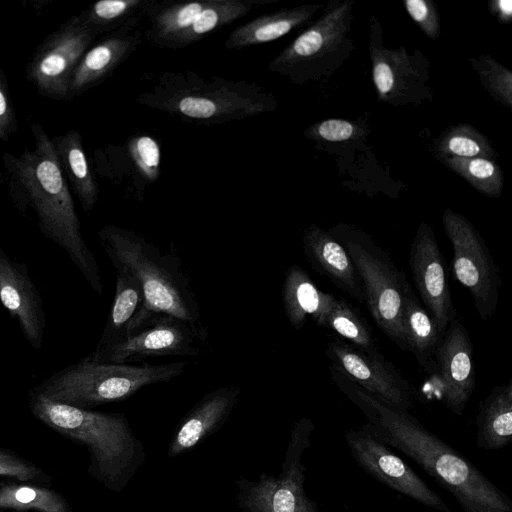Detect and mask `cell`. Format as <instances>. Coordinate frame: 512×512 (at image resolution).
Returning a JSON list of instances; mask_svg holds the SVG:
<instances>
[{"label":"cell","mask_w":512,"mask_h":512,"mask_svg":"<svg viewBox=\"0 0 512 512\" xmlns=\"http://www.w3.org/2000/svg\"><path fill=\"white\" fill-rule=\"evenodd\" d=\"M330 370L336 385L364 414L379 438L415 461L464 512H512V501L503 491L409 411L383 402L342 373Z\"/></svg>","instance_id":"cell-1"},{"label":"cell","mask_w":512,"mask_h":512,"mask_svg":"<svg viewBox=\"0 0 512 512\" xmlns=\"http://www.w3.org/2000/svg\"><path fill=\"white\" fill-rule=\"evenodd\" d=\"M116 286L111 310L96 348L120 341L144 301L139 280L124 269L115 268Z\"/></svg>","instance_id":"cell-29"},{"label":"cell","mask_w":512,"mask_h":512,"mask_svg":"<svg viewBox=\"0 0 512 512\" xmlns=\"http://www.w3.org/2000/svg\"><path fill=\"white\" fill-rule=\"evenodd\" d=\"M29 404L47 426L90 449L98 476L111 489H122L141 465L143 447L126 415L55 402L34 390Z\"/></svg>","instance_id":"cell-5"},{"label":"cell","mask_w":512,"mask_h":512,"mask_svg":"<svg viewBox=\"0 0 512 512\" xmlns=\"http://www.w3.org/2000/svg\"><path fill=\"white\" fill-rule=\"evenodd\" d=\"M241 389L236 385L219 387L205 394L183 417L171 439L168 456L191 450L218 430L237 405Z\"/></svg>","instance_id":"cell-21"},{"label":"cell","mask_w":512,"mask_h":512,"mask_svg":"<svg viewBox=\"0 0 512 512\" xmlns=\"http://www.w3.org/2000/svg\"><path fill=\"white\" fill-rule=\"evenodd\" d=\"M187 364L98 363L84 357L55 372L33 390L52 401L85 409L123 401L146 386L169 382L181 375Z\"/></svg>","instance_id":"cell-6"},{"label":"cell","mask_w":512,"mask_h":512,"mask_svg":"<svg viewBox=\"0 0 512 512\" xmlns=\"http://www.w3.org/2000/svg\"><path fill=\"white\" fill-rule=\"evenodd\" d=\"M282 301L290 325L301 330L307 317H312L316 325L324 327L326 316L337 298L320 290L301 266L293 264L284 273Z\"/></svg>","instance_id":"cell-24"},{"label":"cell","mask_w":512,"mask_h":512,"mask_svg":"<svg viewBox=\"0 0 512 512\" xmlns=\"http://www.w3.org/2000/svg\"><path fill=\"white\" fill-rule=\"evenodd\" d=\"M98 238L114 269L127 270L142 287L143 305L123 338L165 315L185 322L202 344L206 342L207 326L190 278L176 254L163 252L141 234L113 224L101 227Z\"/></svg>","instance_id":"cell-3"},{"label":"cell","mask_w":512,"mask_h":512,"mask_svg":"<svg viewBox=\"0 0 512 512\" xmlns=\"http://www.w3.org/2000/svg\"><path fill=\"white\" fill-rule=\"evenodd\" d=\"M96 37L81 15L50 35L27 68V76L38 92L55 100L69 99L72 74Z\"/></svg>","instance_id":"cell-14"},{"label":"cell","mask_w":512,"mask_h":512,"mask_svg":"<svg viewBox=\"0 0 512 512\" xmlns=\"http://www.w3.org/2000/svg\"><path fill=\"white\" fill-rule=\"evenodd\" d=\"M278 0H149L140 16L144 40L163 49H182Z\"/></svg>","instance_id":"cell-9"},{"label":"cell","mask_w":512,"mask_h":512,"mask_svg":"<svg viewBox=\"0 0 512 512\" xmlns=\"http://www.w3.org/2000/svg\"><path fill=\"white\" fill-rule=\"evenodd\" d=\"M39 470L17 457L0 451V476L15 477L21 481L35 478Z\"/></svg>","instance_id":"cell-39"},{"label":"cell","mask_w":512,"mask_h":512,"mask_svg":"<svg viewBox=\"0 0 512 512\" xmlns=\"http://www.w3.org/2000/svg\"><path fill=\"white\" fill-rule=\"evenodd\" d=\"M404 337L418 364L428 373L435 370V352L442 338L434 320L418 300L410 284L405 289L402 309Z\"/></svg>","instance_id":"cell-27"},{"label":"cell","mask_w":512,"mask_h":512,"mask_svg":"<svg viewBox=\"0 0 512 512\" xmlns=\"http://www.w3.org/2000/svg\"><path fill=\"white\" fill-rule=\"evenodd\" d=\"M491 13L503 23L512 19V2L510 0H493L489 4Z\"/></svg>","instance_id":"cell-40"},{"label":"cell","mask_w":512,"mask_h":512,"mask_svg":"<svg viewBox=\"0 0 512 512\" xmlns=\"http://www.w3.org/2000/svg\"><path fill=\"white\" fill-rule=\"evenodd\" d=\"M139 105L201 125H217L273 112L278 101L257 83L195 71L161 73L135 97Z\"/></svg>","instance_id":"cell-4"},{"label":"cell","mask_w":512,"mask_h":512,"mask_svg":"<svg viewBox=\"0 0 512 512\" xmlns=\"http://www.w3.org/2000/svg\"><path fill=\"white\" fill-rule=\"evenodd\" d=\"M404 7L411 19L430 39L440 36V19L436 5L431 0H404Z\"/></svg>","instance_id":"cell-37"},{"label":"cell","mask_w":512,"mask_h":512,"mask_svg":"<svg viewBox=\"0 0 512 512\" xmlns=\"http://www.w3.org/2000/svg\"><path fill=\"white\" fill-rule=\"evenodd\" d=\"M324 327L331 329L344 341L369 353L380 352L370 326L355 307L345 299L337 301L325 319Z\"/></svg>","instance_id":"cell-30"},{"label":"cell","mask_w":512,"mask_h":512,"mask_svg":"<svg viewBox=\"0 0 512 512\" xmlns=\"http://www.w3.org/2000/svg\"><path fill=\"white\" fill-rule=\"evenodd\" d=\"M55 153L66 180L72 186L85 212H90L98 201L97 181L88 164L81 134L69 130L51 138Z\"/></svg>","instance_id":"cell-25"},{"label":"cell","mask_w":512,"mask_h":512,"mask_svg":"<svg viewBox=\"0 0 512 512\" xmlns=\"http://www.w3.org/2000/svg\"><path fill=\"white\" fill-rule=\"evenodd\" d=\"M442 222L452 246L454 276L469 291L480 319L487 321L498 307L499 269L481 234L465 216L447 208Z\"/></svg>","instance_id":"cell-11"},{"label":"cell","mask_w":512,"mask_h":512,"mask_svg":"<svg viewBox=\"0 0 512 512\" xmlns=\"http://www.w3.org/2000/svg\"><path fill=\"white\" fill-rule=\"evenodd\" d=\"M15 113L9 96L5 77L0 69V143L5 142L16 130Z\"/></svg>","instance_id":"cell-38"},{"label":"cell","mask_w":512,"mask_h":512,"mask_svg":"<svg viewBox=\"0 0 512 512\" xmlns=\"http://www.w3.org/2000/svg\"><path fill=\"white\" fill-rule=\"evenodd\" d=\"M345 442L355 462L390 489L438 512H451L443 499L375 433L368 422L349 429Z\"/></svg>","instance_id":"cell-13"},{"label":"cell","mask_w":512,"mask_h":512,"mask_svg":"<svg viewBox=\"0 0 512 512\" xmlns=\"http://www.w3.org/2000/svg\"><path fill=\"white\" fill-rule=\"evenodd\" d=\"M436 156L447 168L465 179L480 193L494 198L502 194L504 176L496 159Z\"/></svg>","instance_id":"cell-31"},{"label":"cell","mask_w":512,"mask_h":512,"mask_svg":"<svg viewBox=\"0 0 512 512\" xmlns=\"http://www.w3.org/2000/svg\"><path fill=\"white\" fill-rule=\"evenodd\" d=\"M305 137L315 141L343 143L360 140L367 133L358 123L346 119H325L308 127Z\"/></svg>","instance_id":"cell-36"},{"label":"cell","mask_w":512,"mask_h":512,"mask_svg":"<svg viewBox=\"0 0 512 512\" xmlns=\"http://www.w3.org/2000/svg\"><path fill=\"white\" fill-rule=\"evenodd\" d=\"M304 255L312 268L352 299L364 304L355 266L345 248L322 227L311 224L302 235Z\"/></svg>","instance_id":"cell-22"},{"label":"cell","mask_w":512,"mask_h":512,"mask_svg":"<svg viewBox=\"0 0 512 512\" xmlns=\"http://www.w3.org/2000/svg\"><path fill=\"white\" fill-rule=\"evenodd\" d=\"M323 4H302L263 14L238 27L226 38L228 50H241L275 41L295 29L309 26Z\"/></svg>","instance_id":"cell-23"},{"label":"cell","mask_w":512,"mask_h":512,"mask_svg":"<svg viewBox=\"0 0 512 512\" xmlns=\"http://www.w3.org/2000/svg\"><path fill=\"white\" fill-rule=\"evenodd\" d=\"M369 55L373 83L381 101L397 107L432 99L427 58L419 50L409 54L403 46L387 48L374 15L370 17Z\"/></svg>","instance_id":"cell-12"},{"label":"cell","mask_w":512,"mask_h":512,"mask_svg":"<svg viewBox=\"0 0 512 512\" xmlns=\"http://www.w3.org/2000/svg\"><path fill=\"white\" fill-rule=\"evenodd\" d=\"M476 445L485 450H498L512 441V381L495 386L479 403L475 419Z\"/></svg>","instance_id":"cell-26"},{"label":"cell","mask_w":512,"mask_h":512,"mask_svg":"<svg viewBox=\"0 0 512 512\" xmlns=\"http://www.w3.org/2000/svg\"><path fill=\"white\" fill-rule=\"evenodd\" d=\"M434 150L437 155L456 158H497L491 142L468 124H458L445 130L434 142Z\"/></svg>","instance_id":"cell-32"},{"label":"cell","mask_w":512,"mask_h":512,"mask_svg":"<svg viewBox=\"0 0 512 512\" xmlns=\"http://www.w3.org/2000/svg\"><path fill=\"white\" fill-rule=\"evenodd\" d=\"M487 93L501 105L512 109V71L490 55L469 59Z\"/></svg>","instance_id":"cell-35"},{"label":"cell","mask_w":512,"mask_h":512,"mask_svg":"<svg viewBox=\"0 0 512 512\" xmlns=\"http://www.w3.org/2000/svg\"><path fill=\"white\" fill-rule=\"evenodd\" d=\"M354 0H333L268 64L272 73L294 84L318 81L333 74L355 48L350 37Z\"/></svg>","instance_id":"cell-8"},{"label":"cell","mask_w":512,"mask_h":512,"mask_svg":"<svg viewBox=\"0 0 512 512\" xmlns=\"http://www.w3.org/2000/svg\"><path fill=\"white\" fill-rule=\"evenodd\" d=\"M202 343L185 322L161 315L149 325L109 346L95 348L85 358L98 363L130 364L149 358L199 355Z\"/></svg>","instance_id":"cell-15"},{"label":"cell","mask_w":512,"mask_h":512,"mask_svg":"<svg viewBox=\"0 0 512 512\" xmlns=\"http://www.w3.org/2000/svg\"><path fill=\"white\" fill-rule=\"evenodd\" d=\"M0 507L35 509L40 512H67L63 498L45 488L28 485H8L0 488Z\"/></svg>","instance_id":"cell-34"},{"label":"cell","mask_w":512,"mask_h":512,"mask_svg":"<svg viewBox=\"0 0 512 512\" xmlns=\"http://www.w3.org/2000/svg\"><path fill=\"white\" fill-rule=\"evenodd\" d=\"M328 231L345 248L355 266L371 318L390 341L407 350L402 309L409 282L404 271L362 229L338 223Z\"/></svg>","instance_id":"cell-7"},{"label":"cell","mask_w":512,"mask_h":512,"mask_svg":"<svg viewBox=\"0 0 512 512\" xmlns=\"http://www.w3.org/2000/svg\"><path fill=\"white\" fill-rule=\"evenodd\" d=\"M326 354L331 368L383 402L406 411L413 407L414 388L380 352L369 354L335 339L328 343Z\"/></svg>","instance_id":"cell-16"},{"label":"cell","mask_w":512,"mask_h":512,"mask_svg":"<svg viewBox=\"0 0 512 512\" xmlns=\"http://www.w3.org/2000/svg\"><path fill=\"white\" fill-rule=\"evenodd\" d=\"M141 16L106 34L82 56L70 84L69 99L100 84L121 66L144 41Z\"/></svg>","instance_id":"cell-20"},{"label":"cell","mask_w":512,"mask_h":512,"mask_svg":"<svg viewBox=\"0 0 512 512\" xmlns=\"http://www.w3.org/2000/svg\"><path fill=\"white\" fill-rule=\"evenodd\" d=\"M473 351L469 333L456 317L443 334L434 359L441 380V400L457 416L462 415L475 389Z\"/></svg>","instance_id":"cell-18"},{"label":"cell","mask_w":512,"mask_h":512,"mask_svg":"<svg viewBox=\"0 0 512 512\" xmlns=\"http://www.w3.org/2000/svg\"><path fill=\"white\" fill-rule=\"evenodd\" d=\"M0 302L19 325L29 345L40 350L46 328L43 300L27 265L0 248Z\"/></svg>","instance_id":"cell-19"},{"label":"cell","mask_w":512,"mask_h":512,"mask_svg":"<svg viewBox=\"0 0 512 512\" xmlns=\"http://www.w3.org/2000/svg\"><path fill=\"white\" fill-rule=\"evenodd\" d=\"M149 0H101L92 4L81 17L96 36L109 34L140 16Z\"/></svg>","instance_id":"cell-33"},{"label":"cell","mask_w":512,"mask_h":512,"mask_svg":"<svg viewBox=\"0 0 512 512\" xmlns=\"http://www.w3.org/2000/svg\"><path fill=\"white\" fill-rule=\"evenodd\" d=\"M31 129L35 139L33 151L24 150L19 156L4 155L16 187L12 190L15 205L22 212L32 207L40 232L67 253L93 291L102 295L100 269L81 232L51 138L39 124H33Z\"/></svg>","instance_id":"cell-2"},{"label":"cell","mask_w":512,"mask_h":512,"mask_svg":"<svg viewBox=\"0 0 512 512\" xmlns=\"http://www.w3.org/2000/svg\"><path fill=\"white\" fill-rule=\"evenodd\" d=\"M112 147L124 157V160L107 151L98 154L124 161V167L127 166L124 169V176L128 177V181H132L134 196L141 199L145 187L153 184L160 175L161 149L158 141L148 134H138L129 137L124 145Z\"/></svg>","instance_id":"cell-28"},{"label":"cell","mask_w":512,"mask_h":512,"mask_svg":"<svg viewBox=\"0 0 512 512\" xmlns=\"http://www.w3.org/2000/svg\"><path fill=\"white\" fill-rule=\"evenodd\" d=\"M409 266L421 302L443 336L457 313L442 252L433 228L426 222L420 223L412 240Z\"/></svg>","instance_id":"cell-17"},{"label":"cell","mask_w":512,"mask_h":512,"mask_svg":"<svg viewBox=\"0 0 512 512\" xmlns=\"http://www.w3.org/2000/svg\"><path fill=\"white\" fill-rule=\"evenodd\" d=\"M313 430L314 424L307 417L295 422L278 477L262 473L258 481H237L238 506L244 512H320L305 492L306 467L301 462L311 445Z\"/></svg>","instance_id":"cell-10"}]
</instances>
